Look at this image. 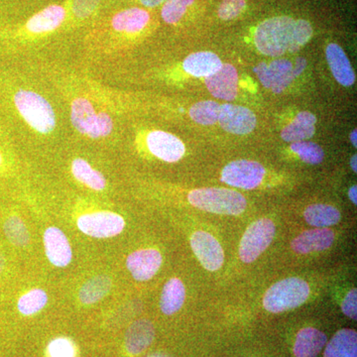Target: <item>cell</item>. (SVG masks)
Listing matches in <instances>:
<instances>
[{
	"label": "cell",
	"mask_w": 357,
	"mask_h": 357,
	"mask_svg": "<svg viewBox=\"0 0 357 357\" xmlns=\"http://www.w3.org/2000/svg\"><path fill=\"white\" fill-rule=\"evenodd\" d=\"M297 20L289 16H276L263 21L256 28L255 42L258 51L268 57H281L292 53Z\"/></svg>",
	"instance_id": "1"
},
{
	"label": "cell",
	"mask_w": 357,
	"mask_h": 357,
	"mask_svg": "<svg viewBox=\"0 0 357 357\" xmlns=\"http://www.w3.org/2000/svg\"><path fill=\"white\" fill-rule=\"evenodd\" d=\"M70 115L77 132L91 139L107 137L114 131L112 117L105 110L98 109L86 96H77L70 102Z\"/></svg>",
	"instance_id": "2"
},
{
	"label": "cell",
	"mask_w": 357,
	"mask_h": 357,
	"mask_svg": "<svg viewBox=\"0 0 357 357\" xmlns=\"http://www.w3.org/2000/svg\"><path fill=\"white\" fill-rule=\"evenodd\" d=\"M14 105L26 123L37 133L50 134L56 128V114L49 100L43 96L20 89L14 95Z\"/></svg>",
	"instance_id": "3"
},
{
	"label": "cell",
	"mask_w": 357,
	"mask_h": 357,
	"mask_svg": "<svg viewBox=\"0 0 357 357\" xmlns=\"http://www.w3.org/2000/svg\"><path fill=\"white\" fill-rule=\"evenodd\" d=\"M188 199L195 208L217 215H241L248 204L241 192L225 188L192 190L188 195Z\"/></svg>",
	"instance_id": "4"
},
{
	"label": "cell",
	"mask_w": 357,
	"mask_h": 357,
	"mask_svg": "<svg viewBox=\"0 0 357 357\" xmlns=\"http://www.w3.org/2000/svg\"><path fill=\"white\" fill-rule=\"evenodd\" d=\"M310 295L306 281L298 277L286 278L268 289L263 298L265 310L273 314L290 311L302 306Z\"/></svg>",
	"instance_id": "5"
},
{
	"label": "cell",
	"mask_w": 357,
	"mask_h": 357,
	"mask_svg": "<svg viewBox=\"0 0 357 357\" xmlns=\"http://www.w3.org/2000/svg\"><path fill=\"white\" fill-rule=\"evenodd\" d=\"M275 234L276 227L269 218H261L251 223L244 232L239 246L241 261L246 264L255 262L269 248Z\"/></svg>",
	"instance_id": "6"
},
{
	"label": "cell",
	"mask_w": 357,
	"mask_h": 357,
	"mask_svg": "<svg viewBox=\"0 0 357 357\" xmlns=\"http://www.w3.org/2000/svg\"><path fill=\"white\" fill-rule=\"evenodd\" d=\"M77 227L83 234L95 238L119 236L126 227L124 218L112 211L84 213L77 218Z\"/></svg>",
	"instance_id": "7"
},
{
	"label": "cell",
	"mask_w": 357,
	"mask_h": 357,
	"mask_svg": "<svg viewBox=\"0 0 357 357\" xmlns=\"http://www.w3.org/2000/svg\"><path fill=\"white\" fill-rule=\"evenodd\" d=\"M265 168L261 164L250 160H236L223 168L222 181L231 187L253 190L261 184Z\"/></svg>",
	"instance_id": "8"
},
{
	"label": "cell",
	"mask_w": 357,
	"mask_h": 357,
	"mask_svg": "<svg viewBox=\"0 0 357 357\" xmlns=\"http://www.w3.org/2000/svg\"><path fill=\"white\" fill-rule=\"evenodd\" d=\"M255 72L263 86L276 95L283 93L296 79L293 63L287 59H277L270 64L260 63L255 68Z\"/></svg>",
	"instance_id": "9"
},
{
	"label": "cell",
	"mask_w": 357,
	"mask_h": 357,
	"mask_svg": "<svg viewBox=\"0 0 357 357\" xmlns=\"http://www.w3.org/2000/svg\"><path fill=\"white\" fill-rule=\"evenodd\" d=\"M145 143L150 153L168 163H175L185 155V147L182 140L166 131H150L146 134Z\"/></svg>",
	"instance_id": "10"
},
{
	"label": "cell",
	"mask_w": 357,
	"mask_h": 357,
	"mask_svg": "<svg viewBox=\"0 0 357 357\" xmlns=\"http://www.w3.org/2000/svg\"><path fill=\"white\" fill-rule=\"evenodd\" d=\"M218 122L223 130L236 135H245L252 132L257 124V119L252 110L241 105L225 103L220 105Z\"/></svg>",
	"instance_id": "11"
},
{
	"label": "cell",
	"mask_w": 357,
	"mask_h": 357,
	"mask_svg": "<svg viewBox=\"0 0 357 357\" xmlns=\"http://www.w3.org/2000/svg\"><path fill=\"white\" fill-rule=\"evenodd\" d=\"M191 246L195 255L208 271H217L225 262V252L222 245L208 232H195L191 237Z\"/></svg>",
	"instance_id": "12"
},
{
	"label": "cell",
	"mask_w": 357,
	"mask_h": 357,
	"mask_svg": "<svg viewBox=\"0 0 357 357\" xmlns=\"http://www.w3.org/2000/svg\"><path fill=\"white\" fill-rule=\"evenodd\" d=\"M204 84L211 95L220 100L231 102L237 96L238 74L234 66L222 64L215 74L204 77Z\"/></svg>",
	"instance_id": "13"
},
{
	"label": "cell",
	"mask_w": 357,
	"mask_h": 357,
	"mask_svg": "<svg viewBox=\"0 0 357 357\" xmlns=\"http://www.w3.org/2000/svg\"><path fill=\"white\" fill-rule=\"evenodd\" d=\"M162 262L163 258L156 249H140L129 255L126 266L136 281H148L158 272Z\"/></svg>",
	"instance_id": "14"
},
{
	"label": "cell",
	"mask_w": 357,
	"mask_h": 357,
	"mask_svg": "<svg viewBox=\"0 0 357 357\" xmlns=\"http://www.w3.org/2000/svg\"><path fill=\"white\" fill-rule=\"evenodd\" d=\"M44 246L47 258L56 267H66L72 261L73 251L64 232L55 227L45 230Z\"/></svg>",
	"instance_id": "15"
},
{
	"label": "cell",
	"mask_w": 357,
	"mask_h": 357,
	"mask_svg": "<svg viewBox=\"0 0 357 357\" xmlns=\"http://www.w3.org/2000/svg\"><path fill=\"white\" fill-rule=\"evenodd\" d=\"M335 234L328 229L306 230L296 237L291 243V248L298 255H309L326 250L333 245Z\"/></svg>",
	"instance_id": "16"
},
{
	"label": "cell",
	"mask_w": 357,
	"mask_h": 357,
	"mask_svg": "<svg viewBox=\"0 0 357 357\" xmlns=\"http://www.w3.org/2000/svg\"><path fill=\"white\" fill-rule=\"evenodd\" d=\"M326 60H328L333 76L342 86H351L356 83V74L352 69L349 58L345 55L340 45L332 43L326 49Z\"/></svg>",
	"instance_id": "17"
},
{
	"label": "cell",
	"mask_w": 357,
	"mask_h": 357,
	"mask_svg": "<svg viewBox=\"0 0 357 357\" xmlns=\"http://www.w3.org/2000/svg\"><path fill=\"white\" fill-rule=\"evenodd\" d=\"M66 10L61 6H50L35 14L26 23V30L33 35L55 31L64 22Z\"/></svg>",
	"instance_id": "18"
},
{
	"label": "cell",
	"mask_w": 357,
	"mask_h": 357,
	"mask_svg": "<svg viewBox=\"0 0 357 357\" xmlns=\"http://www.w3.org/2000/svg\"><path fill=\"white\" fill-rule=\"evenodd\" d=\"M155 328L148 319H139L129 326L126 335V347L129 354L137 356L153 342Z\"/></svg>",
	"instance_id": "19"
},
{
	"label": "cell",
	"mask_w": 357,
	"mask_h": 357,
	"mask_svg": "<svg viewBox=\"0 0 357 357\" xmlns=\"http://www.w3.org/2000/svg\"><path fill=\"white\" fill-rule=\"evenodd\" d=\"M222 67V62L213 52H197L188 56L183 62L185 73L196 77H206Z\"/></svg>",
	"instance_id": "20"
},
{
	"label": "cell",
	"mask_w": 357,
	"mask_h": 357,
	"mask_svg": "<svg viewBox=\"0 0 357 357\" xmlns=\"http://www.w3.org/2000/svg\"><path fill=\"white\" fill-rule=\"evenodd\" d=\"M150 21L149 13L142 8L133 7L115 14L112 20L114 31L124 34H136L144 29Z\"/></svg>",
	"instance_id": "21"
},
{
	"label": "cell",
	"mask_w": 357,
	"mask_h": 357,
	"mask_svg": "<svg viewBox=\"0 0 357 357\" xmlns=\"http://www.w3.org/2000/svg\"><path fill=\"white\" fill-rule=\"evenodd\" d=\"M326 335L314 328H305L298 333L294 344L296 357H317L326 344Z\"/></svg>",
	"instance_id": "22"
},
{
	"label": "cell",
	"mask_w": 357,
	"mask_h": 357,
	"mask_svg": "<svg viewBox=\"0 0 357 357\" xmlns=\"http://www.w3.org/2000/svg\"><path fill=\"white\" fill-rule=\"evenodd\" d=\"M316 115L309 112H301L295 119L282 130V139L292 143L310 139L316 132Z\"/></svg>",
	"instance_id": "23"
},
{
	"label": "cell",
	"mask_w": 357,
	"mask_h": 357,
	"mask_svg": "<svg viewBox=\"0 0 357 357\" xmlns=\"http://www.w3.org/2000/svg\"><path fill=\"white\" fill-rule=\"evenodd\" d=\"M324 357H357V333L351 328L338 331L326 345Z\"/></svg>",
	"instance_id": "24"
},
{
	"label": "cell",
	"mask_w": 357,
	"mask_h": 357,
	"mask_svg": "<svg viewBox=\"0 0 357 357\" xmlns=\"http://www.w3.org/2000/svg\"><path fill=\"white\" fill-rule=\"evenodd\" d=\"M185 300V288L183 282L178 278L170 279L160 298V309L167 316H172L182 309Z\"/></svg>",
	"instance_id": "25"
},
{
	"label": "cell",
	"mask_w": 357,
	"mask_h": 357,
	"mask_svg": "<svg viewBox=\"0 0 357 357\" xmlns=\"http://www.w3.org/2000/svg\"><path fill=\"white\" fill-rule=\"evenodd\" d=\"M70 170L77 181L93 191L102 192L107 188V178L105 176L95 170L84 159L73 160Z\"/></svg>",
	"instance_id": "26"
},
{
	"label": "cell",
	"mask_w": 357,
	"mask_h": 357,
	"mask_svg": "<svg viewBox=\"0 0 357 357\" xmlns=\"http://www.w3.org/2000/svg\"><path fill=\"white\" fill-rule=\"evenodd\" d=\"M306 222L317 229H328L337 225L340 220V213L335 206L325 204H314L305 210Z\"/></svg>",
	"instance_id": "27"
},
{
	"label": "cell",
	"mask_w": 357,
	"mask_h": 357,
	"mask_svg": "<svg viewBox=\"0 0 357 357\" xmlns=\"http://www.w3.org/2000/svg\"><path fill=\"white\" fill-rule=\"evenodd\" d=\"M112 281L107 275L93 277L82 286L79 290V301L84 305L96 304L110 292Z\"/></svg>",
	"instance_id": "28"
},
{
	"label": "cell",
	"mask_w": 357,
	"mask_h": 357,
	"mask_svg": "<svg viewBox=\"0 0 357 357\" xmlns=\"http://www.w3.org/2000/svg\"><path fill=\"white\" fill-rule=\"evenodd\" d=\"M220 105L215 100H204L192 105L190 116L201 126H210L217 123L220 116Z\"/></svg>",
	"instance_id": "29"
},
{
	"label": "cell",
	"mask_w": 357,
	"mask_h": 357,
	"mask_svg": "<svg viewBox=\"0 0 357 357\" xmlns=\"http://www.w3.org/2000/svg\"><path fill=\"white\" fill-rule=\"evenodd\" d=\"M48 303V295L42 289H33L21 296L17 303V309L24 316H32L43 310Z\"/></svg>",
	"instance_id": "30"
},
{
	"label": "cell",
	"mask_w": 357,
	"mask_h": 357,
	"mask_svg": "<svg viewBox=\"0 0 357 357\" xmlns=\"http://www.w3.org/2000/svg\"><path fill=\"white\" fill-rule=\"evenodd\" d=\"M4 234L13 245L22 246L27 245L30 241V234L26 227L25 223L20 217L13 215L9 217L4 222Z\"/></svg>",
	"instance_id": "31"
},
{
	"label": "cell",
	"mask_w": 357,
	"mask_h": 357,
	"mask_svg": "<svg viewBox=\"0 0 357 357\" xmlns=\"http://www.w3.org/2000/svg\"><path fill=\"white\" fill-rule=\"evenodd\" d=\"M291 150L305 163L318 165L324 161L325 153L323 148L311 141H300L291 144Z\"/></svg>",
	"instance_id": "32"
},
{
	"label": "cell",
	"mask_w": 357,
	"mask_h": 357,
	"mask_svg": "<svg viewBox=\"0 0 357 357\" xmlns=\"http://www.w3.org/2000/svg\"><path fill=\"white\" fill-rule=\"evenodd\" d=\"M194 1L195 0H166L162 7V18L168 24H176L182 20Z\"/></svg>",
	"instance_id": "33"
},
{
	"label": "cell",
	"mask_w": 357,
	"mask_h": 357,
	"mask_svg": "<svg viewBox=\"0 0 357 357\" xmlns=\"http://www.w3.org/2000/svg\"><path fill=\"white\" fill-rule=\"evenodd\" d=\"M245 0H222L218 7V17L225 21L236 20L245 8Z\"/></svg>",
	"instance_id": "34"
},
{
	"label": "cell",
	"mask_w": 357,
	"mask_h": 357,
	"mask_svg": "<svg viewBox=\"0 0 357 357\" xmlns=\"http://www.w3.org/2000/svg\"><path fill=\"white\" fill-rule=\"evenodd\" d=\"M48 352L50 357L76 356L74 345L65 337H59L52 340L49 344Z\"/></svg>",
	"instance_id": "35"
},
{
	"label": "cell",
	"mask_w": 357,
	"mask_h": 357,
	"mask_svg": "<svg viewBox=\"0 0 357 357\" xmlns=\"http://www.w3.org/2000/svg\"><path fill=\"white\" fill-rule=\"evenodd\" d=\"M342 312L345 316L352 319L357 318V290L356 288L351 289L345 296L344 302L342 304Z\"/></svg>",
	"instance_id": "36"
},
{
	"label": "cell",
	"mask_w": 357,
	"mask_h": 357,
	"mask_svg": "<svg viewBox=\"0 0 357 357\" xmlns=\"http://www.w3.org/2000/svg\"><path fill=\"white\" fill-rule=\"evenodd\" d=\"M100 0H76L75 1V13L79 17L88 16L95 9Z\"/></svg>",
	"instance_id": "37"
},
{
	"label": "cell",
	"mask_w": 357,
	"mask_h": 357,
	"mask_svg": "<svg viewBox=\"0 0 357 357\" xmlns=\"http://www.w3.org/2000/svg\"><path fill=\"white\" fill-rule=\"evenodd\" d=\"M307 67V61L306 59L300 57L296 60L295 65H293V70L294 74H295L296 77L300 76L304 70L306 69Z\"/></svg>",
	"instance_id": "38"
},
{
	"label": "cell",
	"mask_w": 357,
	"mask_h": 357,
	"mask_svg": "<svg viewBox=\"0 0 357 357\" xmlns=\"http://www.w3.org/2000/svg\"><path fill=\"white\" fill-rule=\"evenodd\" d=\"M165 1L166 0H140L142 6L150 7V8L161 6V4L164 3Z\"/></svg>",
	"instance_id": "39"
},
{
	"label": "cell",
	"mask_w": 357,
	"mask_h": 357,
	"mask_svg": "<svg viewBox=\"0 0 357 357\" xmlns=\"http://www.w3.org/2000/svg\"><path fill=\"white\" fill-rule=\"evenodd\" d=\"M349 199H351L352 204H354V206H356V204H357V199H357V187H356V185H352L351 189H349Z\"/></svg>",
	"instance_id": "40"
},
{
	"label": "cell",
	"mask_w": 357,
	"mask_h": 357,
	"mask_svg": "<svg viewBox=\"0 0 357 357\" xmlns=\"http://www.w3.org/2000/svg\"><path fill=\"white\" fill-rule=\"evenodd\" d=\"M356 162H357V156H356V155H354V156H352L351 159V166L352 171H354V173H357Z\"/></svg>",
	"instance_id": "41"
},
{
	"label": "cell",
	"mask_w": 357,
	"mask_h": 357,
	"mask_svg": "<svg viewBox=\"0 0 357 357\" xmlns=\"http://www.w3.org/2000/svg\"><path fill=\"white\" fill-rule=\"evenodd\" d=\"M356 137H357V130L356 128L354 129V131H352L351 134V141L352 143V145H354V147H357V143H356Z\"/></svg>",
	"instance_id": "42"
},
{
	"label": "cell",
	"mask_w": 357,
	"mask_h": 357,
	"mask_svg": "<svg viewBox=\"0 0 357 357\" xmlns=\"http://www.w3.org/2000/svg\"><path fill=\"white\" fill-rule=\"evenodd\" d=\"M4 268V259L3 257H2L1 255H0V274H1V272L3 271Z\"/></svg>",
	"instance_id": "43"
},
{
	"label": "cell",
	"mask_w": 357,
	"mask_h": 357,
	"mask_svg": "<svg viewBox=\"0 0 357 357\" xmlns=\"http://www.w3.org/2000/svg\"><path fill=\"white\" fill-rule=\"evenodd\" d=\"M2 161H3V160H2V155L0 154V166L2 165Z\"/></svg>",
	"instance_id": "44"
}]
</instances>
